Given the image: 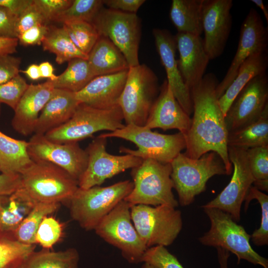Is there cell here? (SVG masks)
I'll list each match as a JSON object with an SVG mask.
<instances>
[{
	"label": "cell",
	"instance_id": "obj_31",
	"mask_svg": "<svg viewBox=\"0 0 268 268\" xmlns=\"http://www.w3.org/2000/svg\"><path fill=\"white\" fill-rule=\"evenodd\" d=\"M41 45L44 51L56 55V62L59 64L75 58H88V55L79 50L72 42L63 27L49 26Z\"/></svg>",
	"mask_w": 268,
	"mask_h": 268
},
{
	"label": "cell",
	"instance_id": "obj_39",
	"mask_svg": "<svg viewBox=\"0 0 268 268\" xmlns=\"http://www.w3.org/2000/svg\"><path fill=\"white\" fill-rule=\"evenodd\" d=\"M257 200L261 208V221L259 228L255 230L251 239L257 246L267 245L268 244V196L254 186L249 189L244 200L245 210H247L251 201Z\"/></svg>",
	"mask_w": 268,
	"mask_h": 268
},
{
	"label": "cell",
	"instance_id": "obj_13",
	"mask_svg": "<svg viewBox=\"0 0 268 268\" xmlns=\"http://www.w3.org/2000/svg\"><path fill=\"white\" fill-rule=\"evenodd\" d=\"M106 143L107 138L98 135L86 148L87 165L78 181L79 188L86 189L100 186L106 180L141 163L143 159L134 155L110 154L106 150Z\"/></svg>",
	"mask_w": 268,
	"mask_h": 268
},
{
	"label": "cell",
	"instance_id": "obj_7",
	"mask_svg": "<svg viewBox=\"0 0 268 268\" xmlns=\"http://www.w3.org/2000/svg\"><path fill=\"white\" fill-rule=\"evenodd\" d=\"M99 136L107 138L117 137L130 141L137 147L136 150L121 147L120 152L131 154L142 159H152L162 163H170L186 148L184 134L179 132L165 134L153 132L145 126L128 124L115 131Z\"/></svg>",
	"mask_w": 268,
	"mask_h": 268
},
{
	"label": "cell",
	"instance_id": "obj_19",
	"mask_svg": "<svg viewBox=\"0 0 268 268\" xmlns=\"http://www.w3.org/2000/svg\"><path fill=\"white\" fill-rule=\"evenodd\" d=\"M152 34L161 64L166 71V80L178 102L190 116L193 106L190 89L180 72L176 58V44L174 36L166 29L155 28Z\"/></svg>",
	"mask_w": 268,
	"mask_h": 268
},
{
	"label": "cell",
	"instance_id": "obj_47",
	"mask_svg": "<svg viewBox=\"0 0 268 268\" xmlns=\"http://www.w3.org/2000/svg\"><path fill=\"white\" fill-rule=\"evenodd\" d=\"M17 16L0 6V37L17 38L16 24Z\"/></svg>",
	"mask_w": 268,
	"mask_h": 268
},
{
	"label": "cell",
	"instance_id": "obj_26",
	"mask_svg": "<svg viewBox=\"0 0 268 268\" xmlns=\"http://www.w3.org/2000/svg\"><path fill=\"white\" fill-rule=\"evenodd\" d=\"M268 67L267 52L255 53L244 62L233 81L218 99L224 116L233 100L243 87L254 77L266 73Z\"/></svg>",
	"mask_w": 268,
	"mask_h": 268
},
{
	"label": "cell",
	"instance_id": "obj_11",
	"mask_svg": "<svg viewBox=\"0 0 268 268\" xmlns=\"http://www.w3.org/2000/svg\"><path fill=\"white\" fill-rule=\"evenodd\" d=\"M94 230L106 242L118 249L128 262H141L147 248L133 224L131 204L127 201L119 202Z\"/></svg>",
	"mask_w": 268,
	"mask_h": 268
},
{
	"label": "cell",
	"instance_id": "obj_55",
	"mask_svg": "<svg viewBox=\"0 0 268 268\" xmlns=\"http://www.w3.org/2000/svg\"><path fill=\"white\" fill-rule=\"evenodd\" d=\"M251 1L261 9L268 23V10L263 1L262 0H251Z\"/></svg>",
	"mask_w": 268,
	"mask_h": 268
},
{
	"label": "cell",
	"instance_id": "obj_22",
	"mask_svg": "<svg viewBox=\"0 0 268 268\" xmlns=\"http://www.w3.org/2000/svg\"><path fill=\"white\" fill-rule=\"evenodd\" d=\"M191 123L190 116L178 102L165 79L150 109L145 126L151 130L177 129L185 135L190 128Z\"/></svg>",
	"mask_w": 268,
	"mask_h": 268
},
{
	"label": "cell",
	"instance_id": "obj_44",
	"mask_svg": "<svg viewBox=\"0 0 268 268\" xmlns=\"http://www.w3.org/2000/svg\"><path fill=\"white\" fill-rule=\"evenodd\" d=\"M40 24H48L33 0L32 3L17 17L16 24L17 38L24 31Z\"/></svg>",
	"mask_w": 268,
	"mask_h": 268
},
{
	"label": "cell",
	"instance_id": "obj_56",
	"mask_svg": "<svg viewBox=\"0 0 268 268\" xmlns=\"http://www.w3.org/2000/svg\"><path fill=\"white\" fill-rule=\"evenodd\" d=\"M141 268H156V267L148 264L147 263H144L141 266Z\"/></svg>",
	"mask_w": 268,
	"mask_h": 268
},
{
	"label": "cell",
	"instance_id": "obj_33",
	"mask_svg": "<svg viewBox=\"0 0 268 268\" xmlns=\"http://www.w3.org/2000/svg\"><path fill=\"white\" fill-rule=\"evenodd\" d=\"M79 260V253L74 248L58 252L43 248L33 252L25 268H78Z\"/></svg>",
	"mask_w": 268,
	"mask_h": 268
},
{
	"label": "cell",
	"instance_id": "obj_6",
	"mask_svg": "<svg viewBox=\"0 0 268 268\" xmlns=\"http://www.w3.org/2000/svg\"><path fill=\"white\" fill-rule=\"evenodd\" d=\"M20 175V188L36 202L67 203L78 188L77 180L48 162L33 161Z\"/></svg>",
	"mask_w": 268,
	"mask_h": 268
},
{
	"label": "cell",
	"instance_id": "obj_3",
	"mask_svg": "<svg viewBox=\"0 0 268 268\" xmlns=\"http://www.w3.org/2000/svg\"><path fill=\"white\" fill-rule=\"evenodd\" d=\"M132 181L125 180L107 187H78L67 203L71 218L86 231L98 223L131 193Z\"/></svg>",
	"mask_w": 268,
	"mask_h": 268
},
{
	"label": "cell",
	"instance_id": "obj_2",
	"mask_svg": "<svg viewBox=\"0 0 268 268\" xmlns=\"http://www.w3.org/2000/svg\"><path fill=\"white\" fill-rule=\"evenodd\" d=\"M170 164L173 188L177 192L178 203L182 206L191 204L197 196L203 192L212 177L228 175L223 162L212 151L199 158H190L181 152Z\"/></svg>",
	"mask_w": 268,
	"mask_h": 268
},
{
	"label": "cell",
	"instance_id": "obj_41",
	"mask_svg": "<svg viewBox=\"0 0 268 268\" xmlns=\"http://www.w3.org/2000/svg\"><path fill=\"white\" fill-rule=\"evenodd\" d=\"M141 262L156 268H184L177 257L163 246H155L146 249Z\"/></svg>",
	"mask_w": 268,
	"mask_h": 268
},
{
	"label": "cell",
	"instance_id": "obj_40",
	"mask_svg": "<svg viewBox=\"0 0 268 268\" xmlns=\"http://www.w3.org/2000/svg\"><path fill=\"white\" fill-rule=\"evenodd\" d=\"M64 227V225L54 217L45 216L37 231L35 243L43 249H52L63 237Z\"/></svg>",
	"mask_w": 268,
	"mask_h": 268
},
{
	"label": "cell",
	"instance_id": "obj_16",
	"mask_svg": "<svg viewBox=\"0 0 268 268\" xmlns=\"http://www.w3.org/2000/svg\"><path fill=\"white\" fill-rule=\"evenodd\" d=\"M268 105V78L266 73L252 79L240 91L225 116L229 132L256 121Z\"/></svg>",
	"mask_w": 268,
	"mask_h": 268
},
{
	"label": "cell",
	"instance_id": "obj_18",
	"mask_svg": "<svg viewBox=\"0 0 268 268\" xmlns=\"http://www.w3.org/2000/svg\"><path fill=\"white\" fill-rule=\"evenodd\" d=\"M232 0H203L202 30L205 50L209 60L223 53L232 27Z\"/></svg>",
	"mask_w": 268,
	"mask_h": 268
},
{
	"label": "cell",
	"instance_id": "obj_32",
	"mask_svg": "<svg viewBox=\"0 0 268 268\" xmlns=\"http://www.w3.org/2000/svg\"><path fill=\"white\" fill-rule=\"evenodd\" d=\"M35 245L18 241L12 233L0 231V268H25Z\"/></svg>",
	"mask_w": 268,
	"mask_h": 268
},
{
	"label": "cell",
	"instance_id": "obj_48",
	"mask_svg": "<svg viewBox=\"0 0 268 268\" xmlns=\"http://www.w3.org/2000/svg\"><path fill=\"white\" fill-rule=\"evenodd\" d=\"M104 5L108 8L122 12L136 13L145 0H104Z\"/></svg>",
	"mask_w": 268,
	"mask_h": 268
},
{
	"label": "cell",
	"instance_id": "obj_9",
	"mask_svg": "<svg viewBox=\"0 0 268 268\" xmlns=\"http://www.w3.org/2000/svg\"><path fill=\"white\" fill-rule=\"evenodd\" d=\"M131 215L133 224L147 248L170 246L183 227L181 211L167 205H132Z\"/></svg>",
	"mask_w": 268,
	"mask_h": 268
},
{
	"label": "cell",
	"instance_id": "obj_30",
	"mask_svg": "<svg viewBox=\"0 0 268 268\" xmlns=\"http://www.w3.org/2000/svg\"><path fill=\"white\" fill-rule=\"evenodd\" d=\"M227 145L245 150L268 146V105L256 121L241 129L229 132Z\"/></svg>",
	"mask_w": 268,
	"mask_h": 268
},
{
	"label": "cell",
	"instance_id": "obj_49",
	"mask_svg": "<svg viewBox=\"0 0 268 268\" xmlns=\"http://www.w3.org/2000/svg\"><path fill=\"white\" fill-rule=\"evenodd\" d=\"M20 187V174H0V196L10 195Z\"/></svg>",
	"mask_w": 268,
	"mask_h": 268
},
{
	"label": "cell",
	"instance_id": "obj_46",
	"mask_svg": "<svg viewBox=\"0 0 268 268\" xmlns=\"http://www.w3.org/2000/svg\"><path fill=\"white\" fill-rule=\"evenodd\" d=\"M47 24L36 25L23 32L17 37L18 43L24 46L40 45L48 32Z\"/></svg>",
	"mask_w": 268,
	"mask_h": 268
},
{
	"label": "cell",
	"instance_id": "obj_17",
	"mask_svg": "<svg viewBox=\"0 0 268 268\" xmlns=\"http://www.w3.org/2000/svg\"><path fill=\"white\" fill-rule=\"evenodd\" d=\"M268 30L258 11L251 8L241 25L237 49L229 67L216 88L219 99L235 78L244 62L252 55L268 52Z\"/></svg>",
	"mask_w": 268,
	"mask_h": 268
},
{
	"label": "cell",
	"instance_id": "obj_4",
	"mask_svg": "<svg viewBox=\"0 0 268 268\" xmlns=\"http://www.w3.org/2000/svg\"><path fill=\"white\" fill-rule=\"evenodd\" d=\"M210 222L209 230L199 238L204 246L222 248L235 255L237 264L244 260L268 268V260L257 253L250 243L251 235L229 213L218 208L202 207Z\"/></svg>",
	"mask_w": 268,
	"mask_h": 268
},
{
	"label": "cell",
	"instance_id": "obj_8",
	"mask_svg": "<svg viewBox=\"0 0 268 268\" xmlns=\"http://www.w3.org/2000/svg\"><path fill=\"white\" fill-rule=\"evenodd\" d=\"M124 117L118 105L100 109L80 103L66 123L44 135L49 140L59 143L78 142L102 131H115L124 127Z\"/></svg>",
	"mask_w": 268,
	"mask_h": 268
},
{
	"label": "cell",
	"instance_id": "obj_5",
	"mask_svg": "<svg viewBox=\"0 0 268 268\" xmlns=\"http://www.w3.org/2000/svg\"><path fill=\"white\" fill-rule=\"evenodd\" d=\"M170 163H162L154 159H143L138 166L132 169L134 187L124 200L131 205L178 206L172 192Z\"/></svg>",
	"mask_w": 268,
	"mask_h": 268
},
{
	"label": "cell",
	"instance_id": "obj_20",
	"mask_svg": "<svg viewBox=\"0 0 268 268\" xmlns=\"http://www.w3.org/2000/svg\"><path fill=\"white\" fill-rule=\"evenodd\" d=\"M174 38L179 54L178 67L190 90L202 79L210 60L201 36L178 32Z\"/></svg>",
	"mask_w": 268,
	"mask_h": 268
},
{
	"label": "cell",
	"instance_id": "obj_25",
	"mask_svg": "<svg viewBox=\"0 0 268 268\" xmlns=\"http://www.w3.org/2000/svg\"><path fill=\"white\" fill-rule=\"evenodd\" d=\"M87 61L94 77L129 69L122 52L107 37L100 36L88 55Z\"/></svg>",
	"mask_w": 268,
	"mask_h": 268
},
{
	"label": "cell",
	"instance_id": "obj_29",
	"mask_svg": "<svg viewBox=\"0 0 268 268\" xmlns=\"http://www.w3.org/2000/svg\"><path fill=\"white\" fill-rule=\"evenodd\" d=\"M28 142L13 138L0 131V172L20 174L33 163L28 152Z\"/></svg>",
	"mask_w": 268,
	"mask_h": 268
},
{
	"label": "cell",
	"instance_id": "obj_50",
	"mask_svg": "<svg viewBox=\"0 0 268 268\" xmlns=\"http://www.w3.org/2000/svg\"><path fill=\"white\" fill-rule=\"evenodd\" d=\"M32 2L33 0H0V6L5 7L18 17Z\"/></svg>",
	"mask_w": 268,
	"mask_h": 268
},
{
	"label": "cell",
	"instance_id": "obj_1",
	"mask_svg": "<svg viewBox=\"0 0 268 268\" xmlns=\"http://www.w3.org/2000/svg\"><path fill=\"white\" fill-rule=\"evenodd\" d=\"M219 81L213 73L205 74L190 90L193 116L185 136L186 156L199 158L209 152L217 153L223 162L228 175L233 166L228 153V131L225 116L216 94Z\"/></svg>",
	"mask_w": 268,
	"mask_h": 268
},
{
	"label": "cell",
	"instance_id": "obj_58",
	"mask_svg": "<svg viewBox=\"0 0 268 268\" xmlns=\"http://www.w3.org/2000/svg\"></svg>",
	"mask_w": 268,
	"mask_h": 268
},
{
	"label": "cell",
	"instance_id": "obj_54",
	"mask_svg": "<svg viewBox=\"0 0 268 268\" xmlns=\"http://www.w3.org/2000/svg\"><path fill=\"white\" fill-rule=\"evenodd\" d=\"M217 257L220 268H228V260L230 253L219 247L216 248Z\"/></svg>",
	"mask_w": 268,
	"mask_h": 268
},
{
	"label": "cell",
	"instance_id": "obj_10",
	"mask_svg": "<svg viewBox=\"0 0 268 268\" xmlns=\"http://www.w3.org/2000/svg\"><path fill=\"white\" fill-rule=\"evenodd\" d=\"M158 90L157 77L147 66L129 67L118 103L126 125L145 126Z\"/></svg>",
	"mask_w": 268,
	"mask_h": 268
},
{
	"label": "cell",
	"instance_id": "obj_43",
	"mask_svg": "<svg viewBox=\"0 0 268 268\" xmlns=\"http://www.w3.org/2000/svg\"><path fill=\"white\" fill-rule=\"evenodd\" d=\"M33 2L48 23L55 22L70 5L72 0H33Z\"/></svg>",
	"mask_w": 268,
	"mask_h": 268
},
{
	"label": "cell",
	"instance_id": "obj_52",
	"mask_svg": "<svg viewBox=\"0 0 268 268\" xmlns=\"http://www.w3.org/2000/svg\"><path fill=\"white\" fill-rule=\"evenodd\" d=\"M39 71L41 77L48 78V80L55 81L58 76L55 73V68L49 62L46 61L39 65Z\"/></svg>",
	"mask_w": 268,
	"mask_h": 268
},
{
	"label": "cell",
	"instance_id": "obj_37",
	"mask_svg": "<svg viewBox=\"0 0 268 268\" xmlns=\"http://www.w3.org/2000/svg\"><path fill=\"white\" fill-rule=\"evenodd\" d=\"M104 7L102 0H72L70 5L56 20L62 23L71 21H86L92 23Z\"/></svg>",
	"mask_w": 268,
	"mask_h": 268
},
{
	"label": "cell",
	"instance_id": "obj_27",
	"mask_svg": "<svg viewBox=\"0 0 268 268\" xmlns=\"http://www.w3.org/2000/svg\"><path fill=\"white\" fill-rule=\"evenodd\" d=\"M36 203L21 188L10 195L0 196V231L13 233Z\"/></svg>",
	"mask_w": 268,
	"mask_h": 268
},
{
	"label": "cell",
	"instance_id": "obj_12",
	"mask_svg": "<svg viewBox=\"0 0 268 268\" xmlns=\"http://www.w3.org/2000/svg\"><path fill=\"white\" fill-rule=\"evenodd\" d=\"M100 36L108 38L122 52L130 67L139 64L140 21L136 13L103 7L92 22Z\"/></svg>",
	"mask_w": 268,
	"mask_h": 268
},
{
	"label": "cell",
	"instance_id": "obj_53",
	"mask_svg": "<svg viewBox=\"0 0 268 268\" xmlns=\"http://www.w3.org/2000/svg\"><path fill=\"white\" fill-rule=\"evenodd\" d=\"M19 72H22L26 75L28 78L33 80H37L41 78L39 65L33 64L29 65L28 67L24 70H20Z\"/></svg>",
	"mask_w": 268,
	"mask_h": 268
},
{
	"label": "cell",
	"instance_id": "obj_57",
	"mask_svg": "<svg viewBox=\"0 0 268 268\" xmlns=\"http://www.w3.org/2000/svg\"></svg>",
	"mask_w": 268,
	"mask_h": 268
},
{
	"label": "cell",
	"instance_id": "obj_24",
	"mask_svg": "<svg viewBox=\"0 0 268 268\" xmlns=\"http://www.w3.org/2000/svg\"><path fill=\"white\" fill-rule=\"evenodd\" d=\"M80 104L75 93L55 88L38 117L34 134H45L64 124L71 118Z\"/></svg>",
	"mask_w": 268,
	"mask_h": 268
},
{
	"label": "cell",
	"instance_id": "obj_51",
	"mask_svg": "<svg viewBox=\"0 0 268 268\" xmlns=\"http://www.w3.org/2000/svg\"><path fill=\"white\" fill-rule=\"evenodd\" d=\"M18 44L17 38L0 37V55H11L15 53Z\"/></svg>",
	"mask_w": 268,
	"mask_h": 268
},
{
	"label": "cell",
	"instance_id": "obj_35",
	"mask_svg": "<svg viewBox=\"0 0 268 268\" xmlns=\"http://www.w3.org/2000/svg\"><path fill=\"white\" fill-rule=\"evenodd\" d=\"M59 203L36 202L34 207L13 233L20 242L27 245H35V236L43 218L55 212Z\"/></svg>",
	"mask_w": 268,
	"mask_h": 268
},
{
	"label": "cell",
	"instance_id": "obj_36",
	"mask_svg": "<svg viewBox=\"0 0 268 268\" xmlns=\"http://www.w3.org/2000/svg\"><path fill=\"white\" fill-rule=\"evenodd\" d=\"M63 27L76 47L87 55L100 37L97 30L90 22H68L63 23Z\"/></svg>",
	"mask_w": 268,
	"mask_h": 268
},
{
	"label": "cell",
	"instance_id": "obj_23",
	"mask_svg": "<svg viewBox=\"0 0 268 268\" xmlns=\"http://www.w3.org/2000/svg\"><path fill=\"white\" fill-rule=\"evenodd\" d=\"M128 69L95 77L75 93L80 102L93 108L105 109L118 105L127 78Z\"/></svg>",
	"mask_w": 268,
	"mask_h": 268
},
{
	"label": "cell",
	"instance_id": "obj_42",
	"mask_svg": "<svg viewBox=\"0 0 268 268\" xmlns=\"http://www.w3.org/2000/svg\"><path fill=\"white\" fill-rule=\"evenodd\" d=\"M28 85L19 74L0 84V104H5L14 111Z\"/></svg>",
	"mask_w": 268,
	"mask_h": 268
},
{
	"label": "cell",
	"instance_id": "obj_34",
	"mask_svg": "<svg viewBox=\"0 0 268 268\" xmlns=\"http://www.w3.org/2000/svg\"><path fill=\"white\" fill-rule=\"evenodd\" d=\"M94 77L87 60L75 58L68 62L65 70L52 82L55 88L76 93L82 90Z\"/></svg>",
	"mask_w": 268,
	"mask_h": 268
},
{
	"label": "cell",
	"instance_id": "obj_38",
	"mask_svg": "<svg viewBox=\"0 0 268 268\" xmlns=\"http://www.w3.org/2000/svg\"><path fill=\"white\" fill-rule=\"evenodd\" d=\"M250 170L255 180L254 186L261 191L268 190V146L246 150Z\"/></svg>",
	"mask_w": 268,
	"mask_h": 268
},
{
	"label": "cell",
	"instance_id": "obj_15",
	"mask_svg": "<svg viewBox=\"0 0 268 268\" xmlns=\"http://www.w3.org/2000/svg\"><path fill=\"white\" fill-rule=\"evenodd\" d=\"M28 142V154L33 161L51 163L77 181L86 168L88 155L78 142L56 143L48 139L44 134H36Z\"/></svg>",
	"mask_w": 268,
	"mask_h": 268
},
{
	"label": "cell",
	"instance_id": "obj_21",
	"mask_svg": "<svg viewBox=\"0 0 268 268\" xmlns=\"http://www.w3.org/2000/svg\"><path fill=\"white\" fill-rule=\"evenodd\" d=\"M55 89L52 81L29 84L14 110L13 129L19 134H34L38 117Z\"/></svg>",
	"mask_w": 268,
	"mask_h": 268
},
{
	"label": "cell",
	"instance_id": "obj_28",
	"mask_svg": "<svg viewBox=\"0 0 268 268\" xmlns=\"http://www.w3.org/2000/svg\"><path fill=\"white\" fill-rule=\"evenodd\" d=\"M203 0H173L170 18L178 33L201 36Z\"/></svg>",
	"mask_w": 268,
	"mask_h": 268
},
{
	"label": "cell",
	"instance_id": "obj_14",
	"mask_svg": "<svg viewBox=\"0 0 268 268\" xmlns=\"http://www.w3.org/2000/svg\"><path fill=\"white\" fill-rule=\"evenodd\" d=\"M228 153L234 167L231 179L215 198L201 207L218 208L230 214L238 222L240 219L242 204L255 180L250 170L246 150L228 146Z\"/></svg>",
	"mask_w": 268,
	"mask_h": 268
},
{
	"label": "cell",
	"instance_id": "obj_45",
	"mask_svg": "<svg viewBox=\"0 0 268 268\" xmlns=\"http://www.w3.org/2000/svg\"><path fill=\"white\" fill-rule=\"evenodd\" d=\"M21 59L10 55H0V84L19 74Z\"/></svg>",
	"mask_w": 268,
	"mask_h": 268
}]
</instances>
